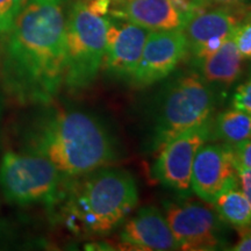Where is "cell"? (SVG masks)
<instances>
[{"label":"cell","mask_w":251,"mask_h":251,"mask_svg":"<svg viewBox=\"0 0 251 251\" xmlns=\"http://www.w3.org/2000/svg\"><path fill=\"white\" fill-rule=\"evenodd\" d=\"M65 0H23L5 48V87L23 103L47 105L64 85Z\"/></svg>","instance_id":"1"},{"label":"cell","mask_w":251,"mask_h":251,"mask_svg":"<svg viewBox=\"0 0 251 251\" xmlns=\"http://www.w3.org/2000/svg\"><path fill=\"white\" fill-rule=\"evenodd\" d=\"M139 203V188L124 169L100 168L63 183L50 209L74 234L105 236L125 224Z\"/></svg>","instance_id":"2"},{"label":"cell","mask_w":251,"mask_h":251,"mask_svg":"<svg viewBox=\"0 0 251 251\" xmlns=\"http://www.w3.org/2000/svg\"><path fill=\"white\" fill-rule=\"evenodd\" d=\"M30 151L46 157L64 178L105 168L118 157L111 134L84 112L62 111L46 119L30 139Z\"/></svg>","instance_id":"3"},{"label":"cell","mask_w":251,"mask_h":251,"mask_svg":"<svg viewBox=\"0 0 251 251\" xmlns=\"http://www.w3.org/2000/svg\"><path fill=\"white\" fill-rule=\"evenodd\" d=\"M111 19L93 7L90 0H76L67 17L64 85L71 91L89 87L98 77L105 56Z\"/></svg>","instance_id":"4"},{"label":"cell","mask_w":251,"mask_h":251,"mask_svg":"<svg viewBox=\"0 0 251 251\" xmlns=\"http://www.w3.org/2000/svg\"><path fill=\"white\" fill-rule=\"evenodd\" d=\"M216 94L197 72H188L169 84L156 115L152 149L158 151L166 142L213 117Z\"/></svg>","instance_id":"5"},{"label":"cell","mask_w":251,"mask_h":251,"mask_svg":"<svg viewBox=\"0 0 251 251\" xmlns=\"http://www.w3.org/2000/svg\"><path fill=\"white\" fill-rule=\"evenodd\" d=\"M65 179L51 162L33 151H8L0 163L2 194L19 206L43 203L51 208Z\"/></svg>","instance_id":"6"},{"label":"cell","mask_w":251,"mask_h":251,"mask_svg":"<svg viewBox=\"0 0 251 251\" xmlns=\"http://www.w3.org/2000/svg\"><path fill=\"white\" fill-rule=\"evenodd\" d=\"M168 220L179 250L211 251L225 246V224L214 207L196 201L169 202Z\"/></svg>","instance_id":"7"},{"label":"cell","mask_w":251,"mask_h":251,"mask_svg":"<svg viewBox=\"0 0 251 251\" xmlns=\"http://www.w3.org/2000/svg\"><path fill=\"white\" fill-rule=\"evenodd\" d=\"M213 118L166 142L157 151L152 177L180 196L191 192V177L196 155L200 147L211 140Z\"/></svg>","instance_id":"8"},{"label":"cell","mask_w":251,"mask_h":251,"mask_svg":"<svg viewBox=\"0 0 251 251\" xmlns=\"http://www.w3.org/2000/svg\"><path fill=\"white\" fill-rule=\"evenodd\" d=\"M236 186V161L231 146L203 143L193 162L191 191L212 205L222 193Z\"/></svg>","instance_id":"9"},{"label":"cell","mask_w":251,"mask_h":251,"mask_svg":"<svg viewBox=\"0 0 251 251\" xmlns=\"http://www.w3.org/2000/svg\"><path fill=\"white\" fill-rule=\"evenodd\" d=\"M244 7H208L194 14L184 27L187 40V54L196 67L207 56L216 51L233 35L235 28L246 15Z\"/></svg>","instance_id":"10"},{"label":"cell","mask_w":251,"mask_h":251,"mask_svg":"<svg viewBox=\"0 0 251 251\" xmlns=\"http://www.w3.org/2000/svg\"><path fill=\"white\" fill-rule=\"evenodd\" d=\"M207 7L198 0H124L109 13L149 31L183 30L194 14Z\"/></svg>","instance_id":"11"},{"label":"cell","mask_w":251,"mask_h":251,"mask_svg":"<svg viewBox=\"0 0 251 251\" xmlns=\"http://www.w3.org/2000/svg\"><path fill=\"white\" fill-rule=\"evenodd\" d=\"M187 56L184 30L149 31L136 70L130 77L136 87H147L164 79Z\"/></svg>","instance_id":"12"},{"label":"cell","mask_w":251,"mask_h":251,"mask_svg":"<svg viewBox=\"0 0 251 251\" xmlns=\"http://www.w3.org/2000/svg\"><path fill=\"white\" fill-rule=\"evenodd\" d=\"M149 30L129 21L111 20L106 37L102 68L112 76L130 79L136 70Z\"/></svg>","instance_id":"13"},{"label":"cell","mask_w":251,"mask_h":251,"mask_svg":"<svg viewBox=\"0 0 251 251\" xmlns=\"http://www.w3.org/2000/svg\"><path fill=\"white\" fill-rule=\"evenodd\" d=\"M122 246L144 251L179 250L165 215L155 206H143L126 220L120 233Z\"/></svg>","instance_id":"14"},{"label":"cell","mask_w":251,"mask_h":251,"mask_svg":"<svg viewBox=\"0 0 251 251\" xmlns=\"http://www.w3.org/2000/svg\"><path fill=\"white\" fill-rule=\"evenodd\" d=\"M243 61L231 35L216 51L203 58L197 68L200 76L213 89L226 90L233 86L241 77Z\"/></svg>","instance_id":"15"},{"label":"cell","mask_w":251,"mask_h":251,"mask_svg":"<svg viewBox=\"0 0 251 251\" xmlns=\"http://www.w3.org/2000/svg\"><path fill=\"white\" fill-rule=\"evenodd\" d=\"M212 205L220 218L237 229L240 235L251 230V205L240 186L226 191Z\"/></svg>","instance_id":"16"},{"label":"cell","mask_w":251,"mask_h":251,"mask_svg":"<svg viewBox=\"0 0 251 251\" xmlns=\"http://www.w3.org/2000/svg\"><path fill=\"white\" fill-rule=\"evenodd\" d=\"M251 139V115L237 108L219 113L212 122L211 140L235 146Z\"/></svg>","instance_id":"17"},{"label":"cell","mask_w":251,"mask_h":251,"mask_svg":"<svg viewBox=\"0 0 251 251\" xmlns=\"http://www.w3.org/2000/svg\"><path fill=\"white\" fill-rule=\"evenodd\" d=\"M233 39L242 58L251 61V7L235 28Z\"/></svg>","instance_id":"18"},{"label":"cell","mask_w":251,"mask_h":251,"mask_svg":"<svg viewBox=\"0 0 251 251\" xmlns=\"http://www.w3.org/2000/svg\"><path fill=\"white\" fill-rule=\"evenodd\" d=\"M23 4V0H0V35L7 34Z\"/></svg>","instance_id":"19"},{"label":"cell","mask_w":251,"mask_h":251,"mask_svg":"<svg viewBox=\"0 0 251 251\" xmlns=\"http://www.w3.org/2000/svg\"><path fill=\"white\" fill-rule=\"evenodd\" d=\"M231 107L241 109L251 115V76L247 81L236 87L231 98Z\"/></svg>","instance_id":"20"},{"label":"cell","mask_w":251,"mask_h":251,"mask_svg":"<svg viewBox=\"0 0 251 251\" xmlns=\"http://www.w3.org/2000/svg\"><path fill=\"white\" fill-rule=\"evenodd\" d=\"M235 159L238 164L251 169V139L231 146Z\"/></svg>","instance_id":"21"},{"label":"cell","mask_w":251,"mask_h":251,"mask_svg":"<svg viewBox=\"0 0 251 251\" xmlns=\"http://www.w3.org/2000/svg\"><path fill=\"white\" fill-rule=\"evenodd\" d=\"M236 161V159H235ZM236 170L238 178V186L242 191L244 196L248 199V201L251 205V169L238 164L236 162Z\"/></svg>","instance_id":"22"},{"label":"cell","mask_w":251,"mask_h":251,"mask_svg":"<svg viewBox=\"0 0 251 251\" xmlns=\"http://www.w3.org/2000/svg\"><path fill=\"white\" fill-rule=\"evenodd\" d=\"M209 6H222V7H244L250 0H206Z\"/></svg>","instance_id":"23"},{"label":"cell","mask_w":251,"mask_h":251,"mask_svg":"<svg viewBox=\"0 0 251 251\" xmlns=\"http://www.w3.org/2000/svg\"><path fill=\"white\" fill-rule=\"evenodd\" d=\"M234 251H251V230L241 235L240 241L231 248Z\"/></svg>","instance_id":"24"},{"label":"cell","mask_w":251,"mask_h":251,"mask_svg":"<svg viewBox=\"0 0 251 251\" xmlns=\"http://www.w3.org/2000/svg\"><path fill=\"white\" fill-rule=\"evenodd\" d=\"M198 1H200V2H202V4H203V5H206V6H208V7H209V5H208V4H207V1H206V0H198Z\"/></svg>","instance_id":"25"},{"label":"cell","mask_w":251,"mask_h":251,"mask_svg":"<svg viewBox=\"0 0 251 251\" xmlns=\"http://www.w3.org/2000/svg\"><path fill=\"white\" fill-rule=\"evenodd\" d=\"M113 2H115V4H117V2H121V1H124V0H112Z\"/></svg>","instance_id":"26"}]
</instances>
